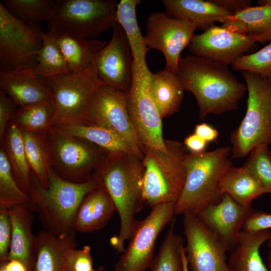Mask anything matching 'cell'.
<instances>
[{
  "instance_id": "1",
  "label": "cell",
  "mask_w": 271,
  "mask_h": 271,
  "mask_svg": "<svg viewBox=\"0 0 271 271\" xmlns=\"http://www.w3.org/2000/svg\"><path fill=\"white\" fill-rule=\"evenodd\" d=\"M144 167L142 160L131 153H109L91 178L103 187L112 199L120 220L117 236L110 239L119 253L124 250L138 220L136 215L145 203L143 195Z\"/></svg>"
},
{
  "instance_id": "2",
  "label": "cell",
  "mask_w": 271,
  "mask_h": 271,
  "mask_svg": "<svg viewBox=\"0 0 271 271\" xmlns=\"http://www.w3.org/2000/svg\"><path fill=\"white\" fill-rule=\"evenodd\" d=\"M176 75L184 90L194 96L201 120L238 109L247 91L227 66L192 54L180 57Z\"/></svg>"
},
{
  "instance_id": "3",
  "label": "cell",
  "mask_w": 271,
  "mask_h": 271,
  "mask_svg": "<svg viewBox=\"0 0 271 271\" xmlns=\"http://www.w3.org/2000/svg\"><path fill=\"white\" fill-rule=\"evenodd\" d=\"M100 186L93 178L82 183L66 181L51 169L49 185L43 187L32 172L28 205L44 229L60 235L75 234L74 219L85 195Z\"/></svg>"
},
{
  "instance_id": "4",
  "label": "cell",
  "mask_w": 271,
  "mask_h": 271,
  "mask_svg": "<svg viewBox=\"0 0 271 271\" xmlns=\"http://www.w3.org/2000/svg\"><path fill=\"white\" fill-rule=\"evenodd\" d=\"M229 146L201 153H188L185 160L186 176L181 195L175 206V215H197L206 206L221 199L219 184L232 166Z\"/></svg>"
},
{
  "instance_id": "5",
  "label": "cell",
  "mask_w": 271,
  "mask_h": 271,
  "mask_svg": "<svg viewBox=\"0 0 271 271\" xmlns=\"http://www.w3.org/2000/svg\"><path fill=\"white\" fill-rule=\"evenodd\" d=\"M165 144L166 151L145 148L143 195L145 203L151 207L176 204L185 183L187 149L177 141L165 140Z\"/></svg>"
},
{
  "instance_id": "6",
  "label": "cell",
  "mask_w": 271,
  "mask_h": 271,
  "mask_svg": "<svg viewBox=\"0 0 271 271\" xmlns=\"http://www.w3.org/2000/svg\"><path fill=\"white\" fill-rule=\"evenodd\" d=\"M247 91L245 114L230 136L231 158L247 156L255 147L271 144V78L242 71Z\"/></svg>"
},
{
  "instance_id": "7",
  "label": "cell",
  "mask_w": 271,
  "mask_h": 271,
  "mask_svg": "<svg viewBox=\"0 0 271 271\" xmlns=\"http://www.w3.org/2000/svg\"><path fill=\"white\" fill-rule=\"evenodd\" d=\"M115 0H57L47 22L48 29L94 39L117 23Z\"/></svg>"
},
{
  "instance_id": "8",
  "label": "cell",
  "mask_w": 271,
  "mask_h": 271,
  "mask_svg": "<svg viewBox=\"0 0 271 271\" xmlns=\"http://www.w3.org/2000/svg\"><path fill=\"white\" fill-rule=\"evenodd\" d=\"M47 137L52 157V168L63 179L82 183L91 179L109 153L80 138L63 133L53 127Z\"/></svg>"
},
{
  "instance_id": "9",
  "label": "cell",
  "mask_w": 271,
  "mask_h": 271,
  "mask_svg": "<svg viewBox=\"0 0 271 271\" xmlns=\"http://www.w3.org/2000/svg\"><path fill=\"white\" fill-rule=\"evenodd\" d=\"M41 78L55 107L54 124L85 120L93 94L101 83L94 68Z\"/></svg>"
},
{
  "instance_id": "10",
  "label": "cell",
  "mask_w": 271,
  "mask_h": 271,
  "mask_svg": "<svg viewBox=\"0 0 271 271\" xmlns=\"http://www.w3.org/2000/svg\"><path fill=\"white\" fill-rule=\"evenodd\" d=\"M174 203L155 205L149 215L137 220L128 246L115 263L114 271H146L154 258L157 238L165 227L173 220Z\"/></svg>"
},
{
  "instance_id": "11",
  "label": "cell",
  "mask_w": 271,
  "mask_h": 271,
  "mask_svg": "<svg viewBox=\"0 0 271 271\" xmlns=\"http://www.w3.org/2000/svg\"><path fill=\"white\" fill-rule=\"evenodd\" d=\"M84 121L115 132L127 143L133 153L143 160L145 148L129 115L127 93L100 83L93 94Z\"/></svg>"
},
{
  "instance_id": "12",
  "label": "cell",
  "mask_w": 271,
  "mask_h": 271,
  "mask_svg": "<svg viewBox=\"0 0 271 271\" xmlns=\"http://www.w3.org/2000/svg\"><path fill=\"white\" fill-rule=\"evenodd\" d=\"M42 32L38 24L21 21L0 3L1 71L24 65L34 67Z\"/></svg>"
},
{
  "instance_id": "13",
  "label": "cell",
  "mask_w": 271,
  "mask_h": 271,
  "mask_svg": "<svg viewBox=\"0 0 271 271\" xmlns=\"http://www.w3.org/2000/svg\"><path fill=\"white\" fill-rule=\"evenodd\" d=\"M149 69L132 68V79L127 93V108L134 129L144 148L166 151L162 118L151 96Z\"/></svg>"
},
{
  "instance_id": "14",
  "label": "cell",
  "mask_w": 271,
  "mask_h": 271,
  "mask_svg": "<svg viewBox=\"0 0 271 271\" xmlns=\"http://www.w3.org/2000/svg\"><path fill=\"white\" fill-rule=\"evenodd\" d=\"M146 27L145 39L148 48L161 51L165 58V69L176 74L181 52L191 43L197 27L165 12L151 13Z\"/></svg>"
},
{
  "instance_id": "15",
  "label": "cell",
  "mask_w": 271,
  "mask_h": 271,
  "mask_svg": "<svg viewBox=\"0 0 271 271\" xmlns=\"http://www.w3.org/2000/svg\"><path fill=\"white\" fill-rule=\"evenodd\" d=\"M186 238L184 249L191 271H231L227 261L228 248L196 216L183 215Z\"/></svg>"
},
{
  "instance_id": "16",
  "label": "cell",
  "mask_w": 271,
  "mask_h": 271,
  "mask_svg": "<svg viewBox=\"0 0 271 271\" xmlns=\"http://www.w3.org/2000/svg\"><path fill=\"white\" fill-rule=\"evenodd\" d=\"M257 48V43L248 36L215 25L195 35L188 46L191 54L226 66Z\"/></svg>"
},
{
  "instance_id": "17",
  "label": "cell",
  "mask_w": 271,
  "mask_h": 271,
  "mask_svg": "<svg viewBox=\"0 0 271 271\" xmlns=\"http://www.w3.org/2000/svg\"><path fill=\"white\" fill-rule=\"evenodd\" d=\"M99 53L94 69L99 81L128 93L132 79V57L124 32L116 23Z\"/></svg>"
},
{
  "instance_id": "18",
  "label": "cell",
  "mask_w": 271,
  "mask_h": 271,
  "mask_svg": "<svg viewBox=\"0 0 271 271\" xmlns=\"http://www.w3.org/2000/svg\"><path fill=\"white\" fill-rule=\"evenodd\" d=\"M252 210L251 207H243L228 195L223 194L218 202L206 206L196 216L224 243L228 250H232Z\"/></svg>"
},
{
  "instance_id": "19",
  "label": "cell",
  "mask_w": 271,
  "mask_h": 271,
  "mask_svg": "<svg viewBox=\"0 0 271 271\" xmlns=\"http://www.w3.org/2000/svg\"><path fill=\"white\" fill-rule=\"evenodd\" d=\"M0 89L18 107H26L52 99L49 89L31 66H20L1 71Z\"/></svg>"
},
{
  "instance_id": "20",
  "label": "cell",
  "mask_w": 271,
  "mask_h": 271,
  "mask_svg": "<svg viewBox=\"0 0 271 271\" xmlns=\"http://www.w3.org/2000/svg\"><path fill=\"white\" fill-rule=\"evenodd\" d=\"M12 238L7 261L22 262L28 271H34L36 259V235L32 232L33 212L28 204H20L9 210Z\"/></svg>"
},
{
  "instance_id": "21",
  "label": "cell",
  "mask_w": 271,
  "mask_h": 271,
  "mask_svg": "<svg viewBox=\"0 0 271 271\" xmlns=\"http://www.w3.org/2000/svg\"><path fill=\"white\" fill-rule=\"evenodd\" d=\"M258 6H250L226 18L221 26L264 44L271 41V0H259Z\"/></svg>"
},
{
  "instance_id": "22",
  "label": "cell",
  "mask_w": 271,
  "mask_h": 271,
  "mask_svg": "<svg viewBox=\"0 0 271 271\" xmlns=\"http://www.w3.org/2000/svg\"><path fill=\"white\" fill-rule=\"evenodd\" d=\"M115 210L106 190L100 186L87 193L77 210L74 223L75 232H92L103 228Z\"/></svg>"
},
{
  "instance_id": "23",
  "label": "cell",
  "mask_w": 271,
  "mask_h": 271,
  "mask_svg": "<svg viewBox=\"0 0 271 271\" xmlns=\"http://www.w3.org/2000/svg\"><path fill=\"white\" fill-rule=\"evenodd\" d=\"M36 235L34 271H67L65 253L77 247L75 234L57 235L43 229Z\"/></svg>"
},
{
  "instance_id": "24",
  "label": "cell",
  "mask_w": 271,
  "mask_h": 271,
  "mask_svg": "<svg viewBox=\"0 0 271 271\" xmlns=\"http://www.w3.org/2000/svg\"><path fill=\"white\" fill-rule=\"evenodd\" d=\"M162 3L169 16L186 20L203 32L232 15L211 0H163Z\"/></svg>"
},
{
  "instance_id": "25",
  "label": "cell",
  "mask_w": 271,
  "mask_h": 271,
  "mask_svg": "<svg viewBox=\"0 0 271 271\" xmlns=\"http://www.w3.org/2000/svg\"><path fill=\"white\" fill-rule=\"evenodd\" d=\"M48 29L53 32L70 72H77L94 68L99 53L107 44L104 41L75 37Z\"/></svg>"
},
{
  "instance_id": "26",
  "label": "cell",
  "mask_w": 271,
  "mask_h": 271,
  "mask_svg": "<svg viewBox=\"0 0 271 271\" xmlns=\"http://www.w3.org/2000/svg\"><path fill=\"white\" fill-rule=\"evenodd\" d=\"M149 88L162 119L179 111L185 90L176 74L165 68L156 73L151 72Z\"/></svg>"
},
{
  "instance_id": "27",
  "label": "cell",
  "mask_w": 271,
  "mask_h": 271,
  "mask_svg": "<svg viewBox=\"0 0 271 271\" xmlns=\"http://www.w3.org/2000/svg\"><path fill=\"white\" fill-rule=\"evenodd\" d=\"M271 237V231L241 230L228 260L231 271H270L263 263L259 248Z\"/></svg>"
},
{
  "instance_id": "28",
  "label": "cell",
  "mask_w": 271,
  "mask_h": 271,
  "mask_svg": "<svg viewBox=\"0 0 271 271\" xmlns=\"http://www.w3.org/2000/svg\"><path fill=\"white\" fill-rule=\"evenodd\" d=\"M141 0H121L118 3L116 21L123 29L129 46L133 60L132 68L137 70L148 68L146 56L149 49L145 36L138 25L136 8Z\"/></svg>"
},
{
  "instance_id": "29",
  "label": "cell",
  "mask_w": 271,
  "mask_h": 271,
  "mask_svg": "<svg viewBox=\"0 0 271 271\" xmlns=\"http://www.w3.org/2000/svg\"><path fill=\"white\" fill-rule=\"evenodd\" d=\"M52 127L68 136L85 139L108 153H133L129 145L122 138L110 129L100 125L79 121L55 123Z\"/></svg>"
},
{
  "instance_id": "30",
  "label": "cell",
  "mask_w": 271,
  "mask_h": 271,
  "mask_svg": "<svg viewBox=\"0 0 271 271\" xmlns=\"http://www.w3.org/2000/svg\"><path fill=\"white\" fill-rule=\"evenodd\" d=\"M219 188L223 195H228L244 207H251L253 199L267 193L259 182L243 166H231L222 177Z\"/></svg>"
},
{
  "instance_id": "31",
  "label": "cell",
  "mask_w": 271,
  "mask_h": 271,
  "mask_svg": "<svg viewBox=\"0 0 271 271\" xmlns=\"http://www.w3.org/2000/svg\"><path fill=\"white\" fill-rule=\"evenodd\" d=\"M21 130L31 171L41 185L47 188L52 169V157L47 133Z\"/></svg>"
},
{
  "instance_id": "32",
  "label": "cell",
  "mask_w": 271,
  "mask_h": 271,
  "mask_svg": "<svg viewBox=\"0 0 271 271\" xmlns=\"http://www.w3.org/2000/svg\"><path fill=\"white\" fill-rule=\"evenodd\" d=\"M1 147L8 156L19 186L28 195L32 172L27 159L21 130L15 124L9 123Z\"/></svg>"
},
{
  "instance_id": "33",
  "label": "cell",
  "mask_w": 271,
  "mask_h": 271,
  "mask_svg": "<svg viewBox=\"0 0 271 271\" xmlns=\"http://www.w3.org/2000/svg\"><path fill=\"white\" fill-rule=\"evenodd\" d=\"M55 118L56 109L51 99L26 107H18L10 122L21 130L46 133Z\"/></svg>"
},
{
  "instance_id": "34",
  "label": "cell",
  "mask_w": 271,
  "mask_h": 271,
  "mask_svg": "<svg viewBox=\"0 0 271 271\" xmlns=\"http://www.w3.org/2000/svg\"><path fill=\"white\" fill-rule=\"evenodd\" d=\"M42 38V46L37 52L34 67L38 75L46 78L70 72L52 31L43 32Z\"/></svg>"
},
{
  "instance_id": "35",
  "label": "cell",
  "mask_w": 271,
  "mask_h": 271,
  "mask_svg": "<svg viewBox=\"0 0 271 271\" xmlns=\"http://www.w3.org/2000/svg\"><path fill=\"white\" fill-rule=\"evenodd\" d=\"M174 220L153 259L150 271H183L182 251L184 245L182 238L175 232Z\"/></svg>"
},
{
  "instance_id": "36",
  "label": "cell",
  "mask_w": 271,
  "mask_h": 271,
  "mask_svg": "<svg viewBox=\"0 0 271 271\" xmlns=\"http://www.w3.org/2000/svg\"><path fill=\"white\" fill-rule=\"evenodd\" d=\"M1 3L12 15L21 21L37 24L48 21L56 1L3 0Z\"/></svg>"
},
{
  "instance_id": "37",
  "label": "cell",
  "mask_w": 271,
  "mask_h": 271,
  "mask_svg": "<svg viewBox=\"0 0 271 271\" xmlns=\"http://www.w3.org/2000/svg\"><path fill=\"white\" fill-rule=\"evenodd\" d=\"M29 195L19 186L13 176L8 156L0 148V207L10 210L15 206L28 204Z\"/></svg>"
},
{
  "instance_id": "38",
  "label": "cell",
  "mask_w": 271,
  "mask_h": 271,
  "mask_svg": "<svg viewBox=\"0 0 271 271\" xmlns=\"http://www.w3.org/2000/svg\"><path fill=\"white\" fill-rule=\"evenodd\" d=\"M259 182L267 193L271 194V151L268 145L253 149L243 165Z\"/></svg>"
},
{
  "instance_id": "39",
  "label": "cell",
  "mask_w": 271,
  "mask_h": 271,
  "mask_svg": "<svg viewBox=\"0 0 271 271\" xmlns=\"http://www.w3.org/2000/svg\"><path fill=\"white\" fill-rule=\"evenodd\" d=\"M231 66L235 71H248L271 78V41L261 49L240 57Z\"/></svg>"
},
{
  "instance_id": "40",
  "label": "cell",
  "mask_w": 271,
  "mask_h": 271,
  "mask_svg": "<svg viewBox=\"0 0 271 271\" xmlns=\"http://www.w3.org/2000/svg\"><path fill=\"white\" fill-rule=\"evenodd\" d=\"M67 271H91L93 269V259L91 248L84 245L81 249L73 247L65 253Z\"/></svg>"
},
{
  "instance_id": "41",
  "label": "cell",
  "mask_w": 271,
  "mask_h": 271,
  "mask_svg": "<svg viewBox=\"0 0 271 271\" xmlns=\"http://www.w3.org/2000/svg\"><path fill=\"white\" fill-rule=\"evenodd\" d=\"M12 238L9 210L0 207V262L7 261Z\"/></svg>"
},
{
  "instance_id": "42",
  "label": "cell",
  "mask_w": 271,
  "mask_h": 271,
  "mask_svg": "<svg viewBox=\"0 0 271 271\" xmlns=\"http://www.w3.org/2000/svg\"><path fill=\"white\" fill-rule=\"evenodd\" d=\"M14 101L4 92L0 91V144L4 139L9 123L17 109Z\"/></svg>"
},
{
  "instance_id": "43",
  "label": "cell",
  "mask_w": 271,
  "mask_h": 271,
  "mask_svg": "<svg viewBox=\"0 0 271 271\" xmlns=\"http://www.w3.org/2000/svg\"><path fill=\"white\" fill-rule=\"evenodd\" d=\"M271 229V213L252 210L243 224L242 230L255 232Z\"/></svg>"
},
{
  "instance_id": "44",
  "label": "cell",
  "mask_w": 271,
  "mask_h": 271,
  "mask_svg": "<svg viewBox=\"0 0 271 271\" xmlns=\"http://www.w3.org/2000/svg\"><path fill=\"white\" fill-rule=\"evenodd\" d=\"M213 3L231 14L251 6L250 0H211Z\"/></svg>"
},
{
  "instance_id": "45",
  "label": "cell",
  "mask_w": 271,
  "mask_h": 271,
  "mask_svg": "<svg viewBox=\"0 0 271 271\" xmlns=\"http://www.w3.org/2000/svg\"><path fill=\"white\" fill-rule=\"evenodd\" d=\"M207 143L196 134L192 133L187 136L183 144L190 153L198 154L205 151Z\"/></svg>"
},
{
  "instance_id": "46",
  "label": "cell",
  "mask_w": 271,
  "mask_h": 271,
  "mask_svg": "<svg viewBox=\"0 0 271 271\" xmlns=\"http://www.w3.org/2000/svg\"><path fill=\"white\" fill-rule=\"evenodd\" d=\"M194 133L207 143L215 141L218 137L217 130L205 122L197 124L195 127Z\"/></svg>"
},
{
  "instance_id": "47",
  "label": "cell",
  "mask_w": 271,
  "mask_h": 271,
  "mask_svg": "<svg viewBox=\"0 0 271 271\" xmlns=\"http://www.w3.org/2000/svg\"><path fill=\"white\" fill-rule=\"evenodd\" d=\"M0 271H28V269L22 262L12 259L1 264Z\"/></svg>"
},
{
  "instance_id": "48",
  "label": "cell",
  "mask_w": 271,
  "mask_h": 271,
  "mask_svg": "<svg viewBox=\"0 0 271 271\" xmlns=\"http://www.w3.org/2000/svg\"><path fill=\"white\" fill-rule=\"evenodd\" d=\"M182 257L183 264V271H189L188 262L186 257L184 247L182 251Z\"/></svg>"
},
{
  "instance_id": "49",
  "label": "cell",
  "mask_w": 271,
  "mask_h": 271,
  "mask_svg": "<svg viewBox=\"0 0 271 271\" xmlns=\"http://www.w3.org/2000/svg\"><path fill=\"white\" fill-rule=\"evenodd\" d=\"M268 246L269 250L267 255L268 268L271 271V237L268 240Z\"/></svg>"
},
{
  "instance_id": "50",
  "label": "cell",
  "mask_w": 271,
  "mask_h": 271,
  "mask_svg": "<svg viewBox=\"0 0 271 271\" xmlns=\"http://www.w3.org/2000/svg\"><path fill=\"white\" fill-rule=\"evenodd\" d=\"M91 271H96V270H95L92 269V270H91ZM99 271H106V270H99Z\"/></svg>"
}]
</instances>
